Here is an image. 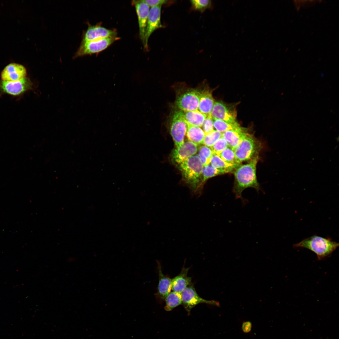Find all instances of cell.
<instances>
[{"label": "cell", "mask_w": 339, "mask_h": 339, "mask_svg": "<svg viewBox=\"0 0 339 339\" xmlns=\"http://www.w3.org/2000/svg\"><path fill=\"white\" fill-rule=\"evenodd\" d=\"M259 159L258 155L249 163L240 165L234 171L235 181L233 191L236 199H242V192L247 188H253L257 191L260 189L256 176V166Z\"/></svg>", "instance_id": "1"}, {"label": "cell", "mask_w": 339, "mask_h": 339, "mask_svg": "<svg viewBox=\"0 0 339 339\" xmlns=\"http://www.w3.org/2000/svg\"><path fill=\"white\" fill-rule=\"evenodd\" d=\"M338 243L329 238H324L314 235L303 239L293 245L294 248L309 249L315 253L318 259L322 260L331 256L339 246Z\"/></svg>", "instance_id": "2"}, {"label": "cell", "mask_w": 339, "mask_h": 339, "mask_svg": "<svg viewBox=\"0 0 339 339\" xmlns=\"http://www.w3.org/2000/svg\"><path fill=\"white\" fill-rule=\"evenodd\" d=\"M203 166L197 154L194 155L179 164V168L185 182L192 189L197 191Z\"/></svg>", "instance_id": "3"}, {"label": "cell", "mask_w": 339, "mask_h": 339, "mask_svg": "<svg viewBox=\"0 0 339 339\" xmlns=\"http://www.w3.org/2000/svg\"><path fill=\"white\" fill-rule=\"evenodd\" d=\"M260 148L259 142L253 136L247 133L239 144L233 150L236 159L241 163L250 160L258 155Z\"/></svg>", "instance_id": "4"}, {"label": "cell", "mask_w": 339, "mask_h": 339, "mask_svg": "<svg viewBox=\"0 0 339 339\" xmlns=\"http://www.w3.org/2000/svg\"><path fill=\"white\" fill-rule=\"evenodd\" d=\"M170 118V133L176 148H177L184 142L188 125L184 118L183 112L180 110H174Z\"/></svg>", "instance_id": "5"}, {"label": "cell", "mask_w": 339, "mask_h": 339, "mask_svg": "<svg viewBox=\"0 0 339 339\" xmlns=\"http://www.w3.org/2000/svg\"><path fill=\"white\" fill-rule=\"evenodd\" d=\"M200 92L193 88H187L178 92L175 105L179 110L184 111L198 110Z\"/></svg>", "instance_id": "6"}, {"label": "cell", "mask_w": 339, "mask_h": 339, "mask_svg": "<svg viewBox=\"0 0 339 339\" xmlns=\"http://www.w3.org/2000/svg\"><path fill=\"white\" fill-rule=\"evenodd\" d=\"M120 38L117 36L82 42L75 57L98 53L105 50Z\"/></svg>", "instance_id": "7"}, {"label": "cell", "mask_w": 339, "mask_h": 339, "mask_svg": "<svg viewBox=\"0 0 339 339\" xmlns=\"http://www.w3.org/2000/svg\"><path fill=\"white\" fill-rule=\"evenodd\" d=\"M181 295L182 304L189 314L193 308L200 303H206L217 306L219 305V303L216 301L205 300L200 297L191 283L183 291Z\"/></svg>", "instance_id": "8"}, {"label": "cell", "mask_w": 339, "mask_h": 339, "mask_svg": "<svg viewBox=\"0 0 339 339\" xmlns=\"http://www.w3.org/2000/svg\"><path fill=\"white\" fill-rule=\"evenodd\" d=\"M33 83L28 78L7 81H0V90L12 95H19L33 88Z\"/></svg>", "instance_id": "9"}, {"label": "cell", "mask_w": 339, "mask_h": 339, "mask_svg": "<svg viewBox=\"0 0 339 339\" xmlns=\"http://www.w3.org/2000/svg\"><path fill=\"white\" fill-rule=\"evenodd\" d=\"M162 6L151 7L150 9L143 42L144 48L148 50V42L152 34L157 29L163 28L161 20Z\"/></svg>", "instance_id": "10"}, {"label": "cell", "mask_w": 339, "mask_h": 339, "mask_svg": "<svg viewBox=\"0 0 339 339\" xmlns=\"http://www.w3.org/2000/svg\"><path fill=\"white\" fill-rule=\"evenodd\" d=\"M210 115L213 119L230 123L237 122L236 110L221 101L215 102Z\"/></svg>", "instance_id": "11"}, {"label": "cell", "mask_w": 339, "mask_h": 339, "mask_svg": "<svg viewBox=\"0 0 339 339\" xmlns=\"http://www.w3.org/2000/svg\"><path fill=\"white\" fill-rule=\"evenodd\" d=\"M115 30L109 29L100 25H89L83 37L82 42L117 36Z\"/></svg>", "instance_id": "12"}, {"label": "cell", "mask_w": 339, "mask_h": 339, "mask_svg": "<svg viewBox=\"0 0 339 339\" xmlns=\"http://www.w3.org/2000/svg\"><path fill=\"white\" fill-rule=\"evenodd\" d=\"M132 3L136 9L138 20L139 36L143 43L150 7L142 0L133 1Z\"/></svg>", "instance_id": "13"}, {"label": "cell", "mask_w": 339, "mask_h": 339, "mask_svg": "<svg viewBox=\"0 0 339 339\" xmlns=\"http://www.w3.org/2000/svg\"><path fill=\"white\" fill-rule=\"evenodd\" d=\"M26 75V70L24 66L19 63H12L4 68L1 72V77L2 80L11 81L25 78Z\"/></svg>", "instance_id": "14"}, {"label": "cell", "mask_w": 339, "mask_h": 339, "mask_svg": "<svg viewBox=\"0 0 339 339\" xmlns=\"http://www.w3.org/2000/svg\"><path fill=\"white\" fill-rule=\"evenodd\" d=\"M197 150L196 144L190 141H187L174 150L172 158L175 162L179 164L195 155Z\"/></svg>", "instance_id": "15"}, {"label": "cell", "mask_w": 339, "mask_h": 339, "mask_svg": "<svg viewBox=\"0 0 339 339\" xmlns=\"http://www.w3.org/2000/svg\"><path fill=\"white\" fill-rule=\"evenodd\" d=\"M189 268L184 266L180 273L172 279L171 289L173 292L180 293L191 283V278L187 276Z\"/></svg>", "instance_id": "16"}, {"label": "cell", "mask_w": 339, "mask_h": 339, "mask_svg": "<svg viewBox=\"0 0 339 339\" xmlns=\"http://www.w3.org/2000/svg\"><path fill=\"white\" fill-rule=\"evenodd\" d=\"M200 92L198 110L207 115H210L215 101L211 90L204 89Z\"/></svg>", "instance_id": "17"}, {"label": "cell", "mask_w": 339, "mask_h": 339, "mask_svg": "<svg viewBox=\"0 0 339 339\" xmlns=\"http://www.w3.org/2000/svg\"><path fill=\"white\" fill-rule=\"evenodd\" d=\"M159 273V283L158 295L161 299H164L170 292L172 279L165 275L162 272L160 263L157 261Z\"/></svg>", "instance_id": "18"}, {"label": "cell", "mask_w": 339, "mask_h": 339, "mask_svg": "<svg viewBox=\"0 0 339 339\" xmlns=\"http://www.w3.org/2000/svg\"><path fill=\"white\" fill-rule=\"evenodd\" d=\"M246 133L244 129L240 127L223 133L222 137L227 142L229 147L233 150L239 144Z\"/></svg>", "instance_id": "19"}, {"label": "cell", "mask_w": 339, "mask_h": 339, "mask_svg": "<svg viewBox=\"0 0 339 339\" xmlns=\"http://www.w3.org/2000/svg\"><path fill=\"white\" fill-rule=\"evenodd\" d=\"M184 118L188 125L202 126L207 115L197 110L184 111Z\"/></svg>", "instance_id": "20"}, {"label": "cell", "mask_w": 339, "mask_h": 339, "mask_svg": "<svg viewBox=\"0 0 339 339\" xmlns=\"http://www.w3.org/2000/svg\"><path fill=\"white\" fill-rule=\"evenodd\" d=\"M186 133L189 141L197 145L203 144L205 134L200 127L188 125Z\"/></svg>", "instance_id": "21"}, {"label": "cell", "mask_w": 339, "mask_h": 339, "mask_svg": "<svg viewBox=\"0 0 339 339\" xmlns=\"http://www.w3.org/2000/svg\"><path fill=\"white\" fill-rule=\"evenodd\" d=\"M164 299V309L168 311H171L182 303L181 293L173 291L170 292Z\"/></svg>", "instance_id": "22"}, {"label": "cell", "mask_w": 339, "mask_h": 339, "mask_svg": "<svg viewBox=\"0 0 339 339\" xmlns=\"http://www.w3.org/2000/svg\"><path fill=\"white\" fill-rule=\"evenodd\" d=\"M210 164L214 167L225 170L228 173L234 172L237 167L234 165L225 162L218 156L215 154H213L211 159Z\"/></svg>", "instance_id": "23"}, {"label": "cell", "mask_w": 339, "mask_h": 339, "mask_svg": "<svg viewBox=\"0 0 339 339\" xmlns=\"http://www.w3.org/2000/svg\"><path fill=\"white\" fill-rule=\"evenodd\" d=\"M227 173H228L227 171L223 170L216 169L210 164L203 166L202 172V175L203 178L202 183H203L210 178Z\"/></svg>", "instance_id": "24"}, {"label": "cell", "mask_w": 339, "mask_h": 339, "mask_svg": "<svg viewBox=\"0 0 339 339\" xmlns=\"http://www.w3.org/2000/svg\"><path fill=\"white\" fill-rule=\"evenodd\" d=\"M213 126L216 130L222 133L227 131L239 128L240 126L237 122L230 123L222 120L213 119Z\"/></svg>", "instance_id": "25"}, {"label": "cell", "mask_w": 339, "mask_h": 339, "mask_svg": "<svg viewBox=\"0 0 339 339\" xmlns=\"http://www.w3.org/2000/svg\"><path fill=\"white\" fill-rule=\"evenodd\" d=\"M218 155L225 162L237 167L241 165V163L236 159L233 150L229 147L223 151Z\"/></svg>", "instance_id": "26"}, {"label": "cell", "mask_w": 339, "mask_h": 339, "mask_svg": "<svg viewBox=\"0 0 339 339\" xmlns=\"http://www.w3.org/2000/svg\"><path fill=\"white\" fill-rule=\"evenodd\" d=\"M213 154L210 148L203 145L200 147L198 155L203 166H204L210 164Z\"/></svg>", "instance_id": "27"}, {"label": "cell", "mask_w": 339, "mask_h": 339, "mask_svg": "<svg viewBox=\"0 0 339 339\" xmlns=\"http://www.w3.org/2000/svg\"><path fill=\"white\" fill-rule=\"evenodd\" d=\"M222 133L217 130H214L212 132L206 134L203 144L208 147H211L222 137Z\"/></svg>", "instance_id": "28"}, {"label": "cell", "mask_w": 339, "mask_h": 339, "mask_svg": "<svg viewBox=\"0 0 339 339\" xmlns=\"http://www.w3.org/2000/svg\"><path fill=\"white\" fill-rule=\"evenodd\" d=\"M190 1L193 9L201 13L211 8L212 4L210 0H192Z\"/></svg>", "instance_id": "29"}, {"label": "cell", "mask_w": 339, "mask_h": 339, "mask_svg": "<svg viewBox=\"0 0 339 339\" xmlns=\"http://www.w3.org/2000/svg\"><path fill=\"white\" fill-rule=\"evenodd\" d=\"M228 147L229 146L227 142L222 137L210 148L213 154L218 155Z\"/></svg>", "instance_id": "30"}, {"label": "cell", "mask_w": 339, "mask_h": 339, "mask_svg": "<svg viewBox=\"0 0 339 339\" xmlns=\"http://www.w3.org/2000/svg\"><path fill=\"white\" fill-rule=\"evenodd\" d=\"M203 131L205 134L209 133L214 130L213 119L210 115L207 116L202 125Z\"/></svg>", "instance_id": "31"}, {"label": "cell", "mask_w": 339, "mask_h": 339, "mask_svg": "<svg viewBox=\"0 0 339 339\" xmlns=\"http://www.w3.org/2000/svg\"><path fill=\"white\" fill-rule=\"evenodd\" d=\"M146 3L149 7L155 6H162L163 4H166L168 1L166 0H142Z\"/></svg>", "instance_id": "32"}, {"label": "cell", "mask_w": 339, "mask_h": 339, "mask_svg": "<svg viewBox=\"0 0 339 339\" xmlns=\"http://www.w3.org/2000/svg\"><path fill=\"white\" fill-rule=\"evenodd\" d=\"M251 324L249 322H245L242 325L243 330L245 332H249L251 330Z\"/></svg>", "instance_id": "33"}]
</instances>
